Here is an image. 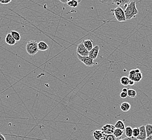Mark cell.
<instances>
[{
  "label": "cell",
  "instance_id": "cell-1",
  "mask_svg": "<svg viewBox=\"0 0 152 140\" xmlns=\"http://www.w3.org/2000/svg\"><path fill=\"white\" fill-rule=\"evenodd\" d=\"M124 12L126 20H131L132 18H135L136 15L138 14L135 1H132L128 4Z\"/></svg>",
  "mask_w": 152,
  "mask_h": 140
},
{
  "label": "cell",
  "instance_id": "cell-2",
  "mask_svg": "<svg viewBox=\"0 0 152 140\" xmlns=\"http://www.w3.org/2000/svg\"><path fill=\"white\" fill-rule=\"evenodd\" d=\"M26 52L29 55H34L38 52V43L35 41H30L27 43L26 47Z\"/></svg>",
  "mask_w": 152,
  "mask_h": 140
},
{
  "label": "cell",
  "instance_id": "cell-3",
  "mask_svg": "<svg viewBox=\"0 0 152 140\" xmlns=\"http://www.w3.org/2000/svg\"><path fill=\"white\" fill-rule=\"evenodd\" d=\"M111 12H113V14L118 22L126 21L125 12L120 7H117L115 9H111Z\"/></svg>",
  "mask_w": 152,
  "mask_h": 140
},
{
  "label": "cell",
  "instance_id": "cell-4",
  "mask_svg": "<svg viewBox=\"0 0 152 140\" xmlns=\"http://www.w3.org/2000/svg\"><path fill=\"white\" fill-rule=\"evenodd\" d=\"M128 77L129 80H133L135 82H140L142 78V74L141 72L139 73H136L134 70H132L129 71Z\"/></svg>",
  "mask_w": 152,
  "mask_h": 140
},
{
  "label": "cell",
  "instance_id": "cell-5",
  "mask_svg": "<svg viewBox=\"0 0 152 140\" xmlns=\"http://www.w3.org/2000/svg\"><path fill=\"white\" fill-rule=\"evenodd\" d=\"M77 57L80 61H82L84 64H85L88 67H91L95 64L94 59L89 57L88 56L83 57V56H81V55H79L78 54H77Z\"/></svg>",
  "mask_w": 152,
  "mask_h": 140
},
{
  "label": "cell",
  "instance_id": "cell-6",
  "mask_svg": "<svg viewBox=\"0 0 152 140\" xmlns=\"http://www.w3.org/2000/svg\"><path fill=\"white\" fill-rule=\"evenodd\" d=\"M76 52L77 54H78L79 55L83 56V57L88 56V51L85 48V47H84L83 43H81L77 45Z\"/></svg>",
  "mask_w": 152,
  "mask_h": 140
},
{
  "label": "cell",
  "instance_id": "cell-7",
  "mask_svg": "<svg viewBox=\"0 0 152 140\" xmlns=\"http://www.w3.org/2000/svg\"><path fill=\"white\" fill-rule=\"evenodd\" d=\"M115 129V128L114 125L111 124H106L105 125L102 126L101 130L105 134H113Z\"/></svg>",
  "mask_w": 152,
  "mask_h": 140
},
{
  "label": "cell",
  "instance_id": "cell-8",
  "mask_svg": "<svg viewBox=\"0 0 152 140\" xmlns=\"http://www.w3.org/2000/svg\"><path fill=\"white\" fill-rule=\"evenodd\" d=\"M99 52V47L98 45H96L93 47L92 50L88 52V57L93 59H96L97 58Z\"/></svg>",
  "mask_w": 152,
  "mask_h": 140
},
{
  "label": "cell",
  "instance_id": "cell-9",
  "mask_svg": "<svg viewBox=\"0 0 152 140\" xmlns=\"http://www.w3.org/2000/svg\"><path fill=\"white\" fill-rule=\"evenodd\" d=\"M140 130V133L139 136L137 137V140H145L146 139L147 136L146 131L145 129V125H142L139 127Z\"/></svg>",
  "mask_w": 152,
  "mask_h": 140
},
{
  "label": "cell",
  "instance_id": "cell-10",
  "mask_svg": "<svg viewBox=\"0 0 152 140\" xmlns=\"http://www.w3.org/2000/svg\"><path fill=\"white\" fill-rule=\"evenodd\" d=\"M104 135L102 130H96L93 133V137L95 140H102Z\"/></svg>",
  "mask_w": 152,
  "mask_h": 140
},
{
  "label": "cell",
  "instance_id": "cell-11",
  "mask_svg": "<svg viewBox=\"0 0 152 140\" xmlns=\"http://www.w3.org/2000/svg\"><path fill=\"white\" fill-rule=\"evenodd\" d=\"M5 41H6V43L9 45H14L16 44V41H15L14 38L12 37L10 33L8 34L6 36Z\"/></svg>",
  "mask_w": 152,
  "mask_h": 140
},
{
  "label": "cell",
  "instance_id": "cell-12",
  "mask_svg": "<svg viewBox=\"0 0 152 140\" xmlns=\"http://www.w3.org/2000/svg\"><path fill=\"white\" fill-rule=\"evenodd\" d=\"M85 48L88 50V51L89 52L90 50H92L94 47V45H93V43H92V41L91 39H87V40H84L82 42Z\"/></svg>",
  "mask_w": 152,
  "mask_h": 140
},
{
  "label": "cell",
  "instance_id": "cell-13",
  "mask_svg": "<svg viewBox=\"0 0 152 140\" xmlns=\"http://www.w3.org/2000/svg\"><path fill=\"white\" fill-rule=\"evenodd\" d=\"M112 4L117 5L118 7L126 6L129 4L130 0H112Z\"/></svg>",
  "mask_w": 152,
  "mask_h": 140
},
{
  "label": "cell",
  "instance_id": "cell-14",
  "mask_svg": "<svg viewBox=\"0 0 152 140\" xmlns=\"http://www.w3.org/2000/svg\"><path fill=\"white\" fill-rule=\"evenodd\" d=\"M38 50L44 51L49 49V46L45 42L43 41H41L38 43Z\"/></svg>",
  "mask_w": 152,
  "mask_h": 140
},
{
  "label": "cell",
  "instance_id": "cell-15",
  "mask_svg": "<svg viewBox=\"0 0 152 140\" xmlns=\"http://www.w3.org/2000/svg\"><path fill=\"white\" fill-rule=\"evenodd\" d=\"M120 109H121V111L124 112H128L131 109V105L129 104V102H123L120 105Z\"/></svg>",
  "mask_w": 152,
  "mask_h": 140
},
{
  "label": "cell",
  "instance_id": "cell-16",
  "mask_svg": "<svg viewBox=\"0 0 152 140\" xmlns=\"http://www.w3.org/2000/svg\"><path fill=\"white\" fill-rule=\"evenodd\" d=\"M114 127L115 128L120 129L121 130L124 131L126 128L125 123L121 120H118L117 122L115 123Z\"/></svg>",
  "mask_w": 152,
  "mask_h": 140
},
{
  "label": "cell",
  "instance_id": "cell-17",
  "mask_svg": "<svg viewBox=\"0 0 152 140\" xmlns=\"http://www.w3.org/2000/svg\"><path fill=\"white\" fill-rule=\"evenodd\" d=\"M125 133L126 136L127 137H131L133 136V129L130 126L126 127L125 129Z\"/></svg>",
  "mask_w": 152,
  "mask_h": 140
},
{
  "label": "cell",
  "instance_id": "cell-18",
  "mask_svg": "<svg viewBox=\"0 0 152 140\" xmlns=\"http://www.w3.org/2000/svg\"><path fill=\"white\" fill-rule=\"evenodd\" d=\"M10 34H11V35L12 36V37L14 38V39L16 42H18V41H20L21 37H20V35L19 32H18L16 31H12L10 32Z\"/></svg>",
  "mask_w": 152,
  "mask_h": 140
},
{
  "label": "cell",
  "instance_id": "cell-19",
  "mask_svg": "<svg viewBox=\"0 0 152 140\" xmlns=\"http://www.w3.org/2000/svg\"><path fill=\"white\" fill-rule=\"evenodd\" d=\"M129 77H125V76L122 77L120 80L121 84L123 86H125L129 85Z\"/></svg>",
  "mask_w": 152,
  "mask_h": 140
},
{
  "label": "cell",
  "instance_id": "cell-20",
  "mask_svg": "<svg viewBox=\"0 0 152 140\" xmlns=\"http://www.w3.org/2000/svg\"><path fill=\"white\" fill-rule=\"evenodd\" d=\"M123 133H124V131L123 130H121L120 129L115 128L113 134L114 135L116 138H118V137H121Z\"/></svg>",
  "mask_w": 152,
  "mask_h": 140
},
{
  "label": "cell",
  "instance_id": "cell-21",
  "mask_svg": "<svg viewBox=\"0 0 152 140\" xmlns=\"http://www.w3.org/2000/svg\"><path fill=\"white\" fill-rule=\"evenodd\" d=\"M145 129L146 131L147 137L152 135V125H151V124L146 125H145Z\"/></svg>",
  "mask_w": 152,
  "mask_h": 140
},
{
  "label": "cell",
  "instance_id": "cell-22",
  "mask_svg": "<svg viewBox=\"0 0 152 140\" xmlns=\"http://www.w3.org/2000/svg\"><path fill=\"white\" fill-rule=\"evenodd\" d=\"M116 139L113 134H105L102 140H116Z\"/></svg>",
  "mask_w": 152,
  "mask_h": 140
},
{
  "label": "cell",
  "instance_id": "cell-23",
  "mask_svg": "<svg viewBox=\"0 0 152 140\" xmlns=\"http://www.w3.org/2000/svg\"><path fill=\"white\" fill-rule=\"evenodd\" d=\"M67 3L68 6H70L71 7H72V8H76L77 7H78V4H79V3L76 0L69 1Z\"/></svg>",
  "mask_w": 152,
  "mask_h": 140
},
{
  "label": "cell",
  "instance_id": "cell-24",
  "mask_svg": "<svg viewBox=\"0 0 152 140\" xmlns=\"http://www.w3.org/2000/svg\"><path fill=\"white\" fill-rule=\"evenodd\" d=\"M127 94H128V96L133 98L137 96V92L134 90L129 89L127 90Z\"/></svg>",
  "mask_w": 152,
  "mask_h": 140
},
{
  "label": "cell",
  "instance_id": "cell-25",
  "mask_svg": "<svg viewBox=\"0 0 152 140\" xmlns=\"http://www.w3.org/2000/svg\"><path fill=\"white\" fill-rule=\"evenodd\" d=\"M140 133V130L139 128L137 127H135L133 129V136L134 137H137L139 136Z\"/></svg>",
  "mask_w": 152,
  "mask_h": 140
},
{
  "label": "cell",
  "instance_id": "cell-26",
  "mask_svg": "<svg viewBox=\"0 0 152 140\" xmlns=\"http://www.w3.org/2000/svg\"><path fill=\"white\" fill-rule=\"evenodd\" d=\"M128 96V94H127V92H121L120 94V96L121 98H123V99H125Z\"/></svg>",
  "mask_w": 152,
  "mask_h": 140
},
{
  "label": "cell",
  "instance_id": "cell-27",
  "mask_svg": "<svg viewBox=\"0 0 152 140\" xmlns=\"http://www.w3.org/2000/svg\"><path fill=\"white\" fill-rule=\"evenodd\" d=\"M12 0H0V3L3 4H6L10 3Z\"/></svg>",
  "mask_w": 152,
  "mask_h": 140
},
{
  "label": "cell",
  "instance_id": "cell-28",
  "mask_svg": "<svg viewBox=\"0 0 152 140\" xmlns=\"http://www.w3.org/2000/svg\"><path fill=\"white\" fill-rule=\"evenodd\" d=\"M137 140V139L136 138V137H133V136H132L131 137H126L125 138H124V139H120V140Z\"/></svg>",
  "mask_w": 152,
  "mask_h": 140
},
{
  "label": "cell",
  "instance_id": "cell-29",
  "mask_svg": "<svg viewBox=\"0 0 152 140\" xmlns=\"http://www.w3.org/2000/svg\"><path fill=\"white\" fill-rule=\"evenodd\" d=\"M134 83L135 82L134 81L131 80H129V86H133V85H134Z\"/></svg>",
  "mask_w": 152,
  "mask_h": 140
},
{
  "label": "cell",
  "instance_id": "cell-30",
  "mask_svg": "<svg viewBox=\"0 0 152 140\" xmlns=\"http://www.w3.org/2000/svg\"><path fill=\"white\" fill-rule=\"evenodd\" d=\"M0 140H6V139L3 135L0 134Z\"/></svg>",
  "mask_w": 152,
  "mask_h": 140
},
{
  "label": "cell",
  "instance_id": "cell-31",
  "mask_svg": "<svg viewBox=\"0 0 152 140\" xmlns=\"http://www.w3.org/2000/svg\"><path fill=\"white\" fill-rule=\"evenodd\" d=\"M60 2L63 3H66L69 1V0H59Z\"/></svg>",
  "mask_w": 152,
  "mask_h": 140
},
{
  "label": "cell",
  "instance_id": "cell-32",
  "mask_svg": "<svg viewBox=\"0 0 152 140\" xmlns=\"http://www.w3.org/2000/svg\"><path fill=\"white\" fill-rule=\"evenodd\" d=\"M108 0H99V1L102 3H106L108 2Z\"/></svg>",
  "mask_w": 152,
  "mask_h": 140
},
{
  "label": "cell",
  "instance_id": "cell-33",
  "mask_svg": "<svg viewBox=\"0 0 152 140\" xmlns=\"http://www.w3.org/2000/svg\"><path fill=\"white\" fill-rule=\"evenodd\" d=\"M145 140H152V135L147 137L146 139Z\"/></svg>",
  "mask_w": 152,
  "mask_h": 140
},
{
  "label": "cell",
  "instance_id": "cell-34",
  "mask_svg": "<svg viewBox=\"0 0 152 140\" xmlns=\"http://www.w3.org/2000/svg\"><path fill=\"white\" fill-rule=\"evenodd\" d=\"M128 89L127 88H124L122 90V92H127Z\"/></svg>",
  "mask_w": 152,
  "mask_h": 140
},
{
  "label": "cell",
  "instance_id": "cell-35",
  "mask_svg": "<svg viewBox=\"0 0 152 140\" xmlns=\"http://www.w3.org/2000/svg\"><path fill=\"white\" fill-rule=\"evenodd\" d=\"M135 72H136V73H139V72H140V70H139V69H135Z\"/></svg>",
  "mask_w": 152,
  "mask_h": 140
},
{
  "label": "cell",
  "instance_id": "cell-36",
  "mask_svg": "<svg viewBox=\"0 0 152 140\" xmlns=\"http://www.w3.org/2000/svg\"></svg>",
  "mask_w": 152,
  "mask_h": 140
}]
</instances>
